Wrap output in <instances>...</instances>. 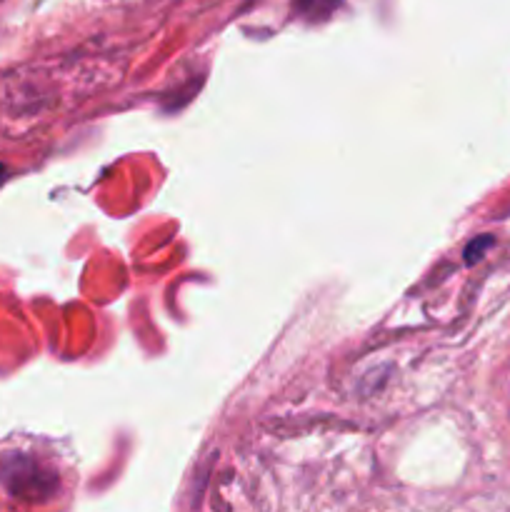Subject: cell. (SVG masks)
<instances>
[{
  "instance_id": "1",
  "label": "cell",
  "mask_w": 510,
  "mask_h": 512,
  "mask_svg": "<svg viewBox=\"0 0 510 512\" xmlns=\"http://www.w3.org/2000/svg\"><path fill=\"white\" fill-rule=\"evenodd\" d=\"M338 0H295V8L303 15H325L333 10Z\"/></svg>"
},
{
  "instance_id": "2",
  "label": "cell",
  "mask_w": 510,
  "mask_h": 512,
  "mask_svg": "<svg viewBox=\"0 0 510 512\" xmlns=\"http://www.w3.org/2000/svg\"><path fill=\"white\" fill-rule=\"evenodd\" d=\"M490 245H493V238H490V235H483V238L473 240V243L468 245V250H465V263L473 265L475 260L483 258V250L490 248Z\"/></svg>"
},
{
  "instance_id": "3",
  "label": "cell",
  "mask_w": 510,
  "mask_h": 512,
  "mask_svg": "<svg viewBox=\"0 0 510 512\" xmlns=\"http://www.w3.org/2000/svg\"><path fill=\"white\" fill-rule=\"evenodd\" d=\"M5 175H8V168H5V165L0 163V183H3V180H5Z\"/></svg>"
}]
</instances>
